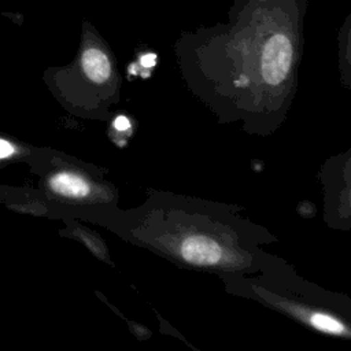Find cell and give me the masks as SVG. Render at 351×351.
<instances>
[{"mask_svg":"<svg viewBox=\"0 0 351 351\" xmlns=\"http://www.w3.org/2000/svg\"><path fill=\"white\" fill-rule=\"evenodd\" d=\"M15 154V147L5 138H0V159H5Z\"/></svg>","mask_w":351,"mask_h":351,"instance_id":"8992f818","label":"cell"},{"mask_svg":"<svg viewBox=\"0 0 351 351\" xmlns=\"http://www.w3.org/2000/svg\"><path fill=\"white\" fill-rule=\"evenodd\" d=\"M308 322L311 326H314L315 329L325 332V333H332V335H341L346 332L344 325L336 319L332 315L324 314V313H314L310 315Z\"/></svg>","mask_w":351,"mask_h":351,"instance_id":"5b68a950","label":"cell"},{"mask_svg":"<svg viewBox=\"0 0 351 351\" xmlns=\"http://www.w3.org/2000/svg\"><path fill=\"white\" fill-rule=\"evenodd\" d=\"M81 63L85 74L95 82H104L110 77V60L107 55L97 48L85 49Z\"/></svg>","mask_w":351,"mask_h":351,"instance_id":"277c9868","label":"cell"},{"mask_svg":"<svg viewBox=\"0 0 351 351\" xmlns=\"http://www.w3.org/2000/svg\"><path fill=\"white\" fill-rule=\"evenodd\" d=\"M292 62V44L284 34L271 36L263 48L262 75L270 85L285 80Z\"/></svg>","mask_w":351,"mask_h":351,"instance_id":"6da1fadb","label":"cell"},{"mask_svg":"<svg viewBox=\"0 0 351 351\" xmlns=\"http://www.w3.org/2000/svg\"><path fill=\"white\" fill-rule=\"evenodd\" d=\"M114 126H115V129H118V130H126V129H129L130 128V122H129V119L126 118V117H123V115H121V117H118L115 121H114Z\"/></svg>","mask_w":351,"mask_h":351,"instance_id":"52a82bcc","label":"cell"},{"mask_svg":"<svg viewBox=\"0 0 351 351\" xmlns=\"http://www.w3.org/2000/svg\"><path fill=\"white\" fill-rule=\"evenodd\" d=\"M180 255L188 263L196 266H213L222 259L223 252L215 240L200 234H192L185 237L180 244Z\"/></svg>","mask_w":351,"mask_h":351,"instance_id":"7a4b0ae2","label":"cell"},{"mask_svg":"<svg viewBox=\"0 0 351 351\" xmlns=\"http://www.w3.org/2000/svg\"><path fill=\"white\" fill-rule=\"evenodd\" d=\"M156 62V55L155 53H147L141 58V64L144 67H152Z\"/></svg>","mask_w":351,"mask_h":351,"instance_id":"ba28073f","label":"cell"},{"mask_svg":"<svg viewBox=\"0 0 351 351\" xmlns=\"http://www.w3.org/2000/svg\"><path fill=\"white\" fill-rule=\"evenodd\" d=\"M49 186L58 195L82 199L90 193L89 182L80 174L71 171H59L49 178Z\"/></svg>","mask_w":351,"mask_h":351,"instance_id":"3957f363","label":"cell"}]
</instances>
